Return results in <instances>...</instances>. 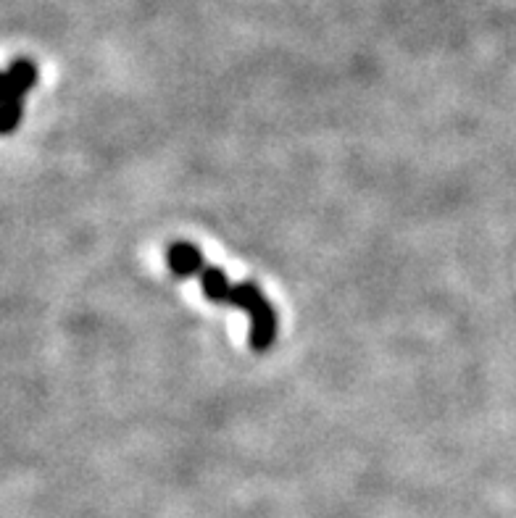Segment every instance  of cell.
Instances as JSON below:
<instances>
[{"label": "cell", "instance_id": "1", "mask_svg": "<svg viewBox=\"0 0 516 518\" xmlns=\"http://www.w3.org/2000/svg\"><path fill=\"white\" fill-rule=\"evenodd\" d=\"M201 290L206 300L216 306H240L251 316V334H248V348L253 353H266L277 342V311L272 303L264 298L261 287L253 282L230 284L227 274L219 266H203L201 274Z\"/></svg>", "mask_w": 516, "mask_h": 518}, {"label": "cell", "instance_id": "2", "mask_svg": "<svg viewBox=\"0 0 516 518\" xmlns=\"http://www.w3.org/2000/svg\"><path fill=\"white\" fill-rule=\"evenodd\" d=\"M37 85V66L32 58H16L14 64L8 66L6 74L0 77V132L11 135L16 127L22 124L24 116V98L32 87Z\"/></svg>", "mask_w": 516, "mask_h": 518}, {"label": "cell", "instance_id": "3", "mask_svg": "<svg viewBox=\"0 0 516 518\" xmlns=\"http://www.w3.org/2000/svg\"><path fill=\"white\" fill-rule=\"evenodd\" d=\"M166 266L172 269L174 277L190 279L201 274L206 261H203V253L198 245L180 240V242H172V245H166Z\"/></svg>", "mask_w": 516, "mask_h": 518}]
</instances>
